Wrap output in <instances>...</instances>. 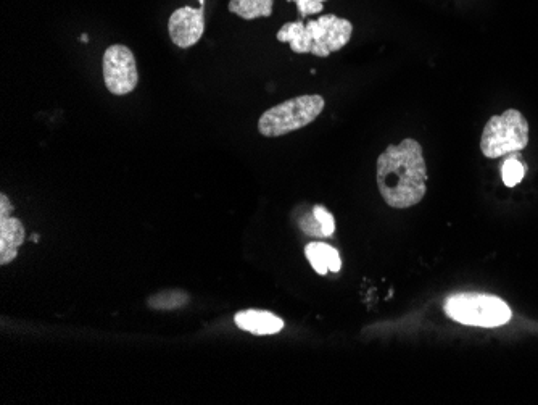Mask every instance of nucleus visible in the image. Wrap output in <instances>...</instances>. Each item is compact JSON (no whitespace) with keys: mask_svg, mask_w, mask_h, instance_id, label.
Listing matches in <instances>:
<instances>
[{"mask_svg":"<svg viewBox=\"0 0 538 405\" xmlns=\"http://www.w3.org/2000/svg\"><path fill=\"white\" fill-rule=\"evenodd\" d=\"M287 2H295L300 17L307 18L310 15L323 12V2H326V0H287Z\"/></svg>","mask_w":538,"mask_h":405,"instance_id":"obj_16","label":"nucleus"},{"mask_svg":"<svg viewBox=\"0 0 538 405\" xmlns=\"http://www.w3.org/2000/svg\"><path fill=\"white\" fill-rule=\"evenodd\" d=\"M12 210L13 205L9 201V197L5 196V194H0V217H10Z\"/></svg>","mask_w":538,"mask_h":405,"instance_id":"obj_18","label":"nucleus"},{"mask_svg":"<svg viewBox=\"0 0 538 405\" xmlns=\"http://www.w3.org/2000/svg\"><path fill=\"white\" fill-rule=\"evenodd\" d=\"M298 226L303 233L308 234V236H318V238H326L324 236L323 226L319 223L318 218L315 217V213L311 210L310 213H305L298 220Z\"/></svg>","mask_w":538,"mask_h":405,"instance_id":"obj_14","label":"nucleus"},{"mask_svg":"<svg viewBox=\"0 0 538 405\" xmlns=\"http://www.w3.org/2000/svg\"><path fill=\"white\" fill-rule=\"evenodd\" d=\"M200 5H205V0H199Z\"/></svg>","mask_w":538,"mask_h":405,"instance_id":"obj_20","label":"nucleus"},{"mask_svg":"<svg viewBox=\"0 0 538 405\" xmlns=\"http://www.w3.org/2000/svg\"><path fill=\"white\" fill-rule=\"evenodd\" d=\"M189 301H191L189 294L184 293L181 289H170V291H162V293L149 297L147 305L150 309L168 312V310L183 309L189 304Z\"/></svg>","mask_w":538,"mask_h":405,"instance_id":"obj_11","label":"nucleus"},{"mask_svg":"<svg viewBox=\"0 0 538 405\" xmlns=\"http://www.w3.org/2000/svg\"><path fill=\"white\" fill-rule=\"evenodd\" d=\"M205 5L200 9L194 7H181L174 10L168 21L171 41L181 49H189L202 39L205 33V17H203Z\"/></svg>","mask_w":538,"mask_h":405,"instance_id":"obj_7","label":"nucleus"},{"mask_svg":"<svg viewBox=\"0 0 538 405\" xmlns=\"http://www.w3.org/2000/svg\"><path fill=\"white\" fill-rule=\"evenodd\" d=\"M324 105L326 102L319 94L294 97L266 110L258 120V131L265 138H279L300 130L315 122L323 113Z\"/></svg>","mask_w":538,"mask_h":405,"instance_id":"obj_4","label":"nucleus"},{"mask_svg":"<svg viewBox=\"0 0 538 405\" xmlns=\"http://www.w3.org/2000/svg\"><path fill=\"white\" fill-rule=\"evenodd\" d=\"M321 247H323L324 259H326L329 272H340V268H342V260H340L339 252H337L334 247L327 246V244L321 243Z\"/></svg>","mask_w":538,"mask_h":405,"instance_id":"obj_17","label":"nucleus"},{"mask_svg":"<svg viewBox=\"0 0 538 405\" xmlns=\"http://www.w3.org/2000/svg\"><path fill=\"white\" fill-rule=\"evenodd\" d=\"M81 41H83V42H87V36H86V34H83V36H81Z\"/></svg>","mask_w":538,"mask_h":405,"instance_id":"obj_19","label":"nucleus"},{"mask_svg":"<svg viewBox=\"0 0 538 405\" xmlns=\"http://www.w3.org/2000/svg\"><path fill=\"white\" fill-rule=\"evenodd\" d=\"M273 4L274 0H231L229 12L241 17L242 20L268 18L273 15Z\"/></svg>","mask_w":538,"mask_h":405,"instance_id":"obj_10","label":"nucleus"},{"mask_svg":"<svg viewBox=\"0 0 538 405\" xmlns=\"http://www.w3.org/2000/svg\"><path fill=\"white\" fill-rule=\"evenodd\" d=\"M352 21L337 15H321L318 20L290 21L278 31V41L287 42L295 54L329 57L347 46L352 38Z\"/></svg>","mask_w":538,"mask_h":405,"instance_id":"obj_2","label":"nucleus"},{"mask_svg":"<svg viewBox=\"0 0 538 405\" xmlns=\"http://www.w3.org/2000/svg\"><path fill=\"white\" fill-rule=\"evenodd\" d=\"M105 86L115 96H126L133 92L139 83L136 57L129 47L115 44L108 47L102 62Z\"/></svg>","mask_w":538,"mask_h":405,"instance_id":"obj_6","label":"nucleus"},{"mask_svg":"<svg viewBox=\"0 0 538 405\" xmlns=\"http://www.w3.org/2000/svg\"><path fill=\"white\" fill-rule=\"evenodd\" d=\"M234 322L237 328L257 336L276 335L284 330V322L281 318L266 310H244L236 314Z\"/></svg>","mask_w":538,"mask_h":405,"instance_id":"obj_9","label":"nucleus"},{"mask_svg":"<svg viewBox=\"0 0 538 405\" xmlns=\"http://www.w3.org/2000/svg\"><path fill=\"white\" fill-rule=\"evenodd\" d=\"M529 144V123L519 110H506L490 118L482 131L481 151L487 159L516 154Z\"/></svg>","mask_w":538,"mask_h":405,"instance_id":"obj_5","label":"nucleus"},{"mask_svg":"<svg viewBox=\"0 0 538 405\" xmlns=\"http://www.w3.org/2000/svg\"><path fill=\"white\" fill-rule=\"evenodd\" d=\"M377 188L392 209H410L427 193L423 147L416 139L389 146L377 159Z\"/></svg>","mask_w":538,"mask_h":405,"instance_id":"obj_1","label":"nucleus"},{"mask_svg":"<svg viewBox=\"0 0 538 405\" xmlns=\"http://www.w3.org/2000/svg\"><path fill=\"white\" fill-rule=\"evenodd\" d=\"M305 254H307L311 267L315 268L316 273H319V275H326V273L329 272L326 259H324V252L323 247H321V243L308 244V246L305 247Z\"/></svg>","mask_w":538,"mask_h":405,"instance_id":"obj_13","label":"nucleus"},{"mask_svg":"<svg viewBox=\"0 0 538 405\" xmlns=\"http://www.w3.org/2000/svg\"><path fill=\"white\" fill-rule=\"evenodd\" d=\"M519 155H514V159H508L503 163V168H501V176H503V183L508 186V188H514L521 183L522 178L526 176L527 168L524 163L519 162Z\"/></svg>","mask_w":538,"mask_h":405,"instance_id":"obj_12","label":"nucleus"},{"mask_svg":"<svg viewBox=\"0 0 538 405\" xmlns=\"http://www.w3.org/2000/svg\"><path fill=\"white\" fill-rule=\"evenodd\" d=\"M313 213H315V217L318 218L319 223L323 226L324 236L326 238L332 236L336 231V220L332 217V213L327 212L326 207H323V205H315Z\"/></svg>","mask_w":538,"mask_h":405,"instance_id":"obj_15","label":"nucleus"},{"mask_svg":"<svg viewBox=\"0 0 538 405\" xmlns=\"http://www.w3.org/2000/svg\"><path fill=\"white\" fill-rule=\"evenodd\" d=\"M445 314L466 326L497 328L506 325L513 317L510 305L492 294H453L445 302Z\"/></svg>","mask_w":538,"mask_h":405,"instance_id":"obj_3","label":"nucleus"},{"mask_svg":"<svg viewBox=\"0 0 538 405\" xmlns=\"http://www.w3.org/2000/svg\"><path fill=\"white\" fill-rule=\"evenodd\" d=\"M25 226L13 217H0V265L12 264L25 243Z\"/></svg>","mask_w":538,"mask_h":405,"instance_id":"obj_8","label":"nucleus"}]
</instances>
